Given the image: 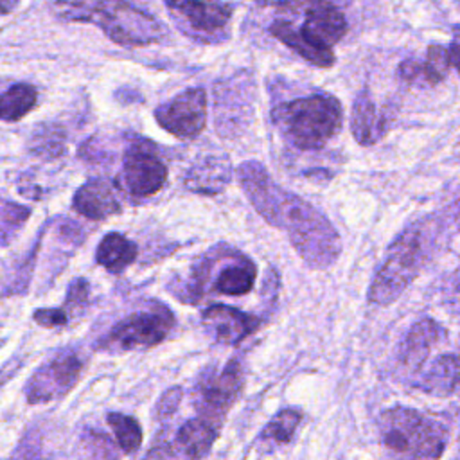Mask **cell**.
Segmentation results:
<instances>
[{
	"instance_id": "cell-1",
	"label": "cell",
	"mask_w": 460,
	"mask_h": 460,
	"mask_svg": "<svg viewBox=\"0 0 460 460\" xmlns=\"http://www.w3.org/2000/svg\"><path fill=\"white\" fill-rule=\"evenodd\" d=\"M237 180L259 216L288 234L289 243L307 266L323 270L336 262L341 239L323 212L277 185L261 162H243L237 167Z\"/></svg>"
},
{
	"instance_id": "cell-2",
	"label": "cell",
	"mask_w": 460,
	"mask_h": 460,
	"mask_svg": "<svg viewBox=\"0 0 460 460\" xmlns=\"http://www.w3.org/2000/svg\"><path fill=\"white\" fill-rule=\"evenodd\" d=\"M52 11L66 22L97 25L122 47H146L165 36L155 16L126 0H52Z\"/></svg>"
},
{
	"instance_id": "cell-3",
	"label": "cell",
	"mask_w": 460,
	"mask_h": 460,
	"mask_svg": "<svg viewBox=\"0 0 460 460\" xmlns=\"http://www.w3.org/2000/svg\"><path fill=\"white\" fill-rule=\"evenodd\" d=\"M271 119L291 146L311 151L320 149L341 129L343 111L336 97L313 93L279 104Z\"/></svg>"
},
{
	"instance_id": "cell-4",
	"label": "cell",
	"mask_w": 460,
	"mask_h": 460,
	"mask_svg": "<svg viewBox=\"0 0 460 460\" xmlns=\"http://www.w3.org/2000/svg\"><path fill=\"white\" fill-rule=\"evenodd\" d=\"M379 435L392 460H440L447 431L433 417L413 408L394 406L379 417Z\"/></svg>"
},
{
	"instance_id": "cell-5",
	"label": "cell",
	"mask_w": 460,
	"mask_h": 460,
	"mask_svg": "<svg viewBox=\"0 0 460 460\" xmlns=\"http://www.w3.org/2000/svg\"><path fill=\"white\" fill-rule=\"evenodd\" d=\"M422 264V241L417 226H408L390 244L388 253L372 279L368 300L377 305H388L415 279Z\"/></svg>"
},
{
	"instance_id": "cell-6",
	"label": "cell",
	"mask_w": 460,
	"mask_h": 460,
	"mask_svg": "<svg viewBox=\"0 0 460 460\" xmlns=\"http://www.w3.org/2000/svg\"><path fill=\"white\" fill-rule=\"evenodd\" d=\"M255 102V83L248 70L214 84V122L225 138L239 137L252 122Z\"/></svg>"
},
{
	"instance_id": "cell-7",
	"label": "cell",
	"mask_w": 460,
	"mask_h": 460,
	"mask_svg": "<svg viewBox=\"0 0 460 460\" xmlns=\"http://www.w3.org/2000/svg\"><path fill=\"white\" fill-rule=\"evenodd\" d=\"M172 325V313L164 305H155L146 311L131 313L117 322L99 341V347L111 352L147 349L165 340Z\"/></svg>"
},
{
	"instance_id": "cell-8",
	"label": "cell",
	"mask_w": 460,
	"mask_h": 460,
	"mask_svg": "<svg viewBox=\"0 0 460 460\" xmlns=\"http://www.w3.org/2000/svg\"><path fill=\"white\" fill-rule=\"evenodd\" d=\"M243 388V368L237 359H230L221 370L205 372L196 388L194 402L203 419H208L216 426L223 420L225 413L235 401Z\"/></svg>"
},
{
	"instance_id": "cell-9",
	"label": "cell",
	"mask_w": 460,
	"mask_h": 460,
	"mask_svg": "<svg viewBox=\"0 0 460 460\" xmlns=\"http://www.w3.org/2000/svg\"><path fill=\"white\" fill-rule=\"evenodd\" d=\"M83 370V359L72 349L59 350L43 363L27 381L25 397L31 404L49 402L63 397L77 383Z\"/></svg>"
},
{
	"instance_id": "cell-10",
	"label": "cell",
	"mask_w": 460,
	"mask_h": 460,
	"mask_svg": "<svg viewBox=\"0 0 460 460\" xmlns=\"http://www.w3.org/2000/svg\"><path fill=\"white\" fill-rule=\"evenodd\" d=\"M174 16L183 22L185 32L199 36L201 41H219L226 36V27L234 5L223 0H164Z\"/></svg>"
},
{
	"instance_id": "cell-11",
	"label": "cell",
	"mask_w": 460,
	"mask_h": 460,
	"mask_svg": "<svg viewBox=\"0 0 460 460\" xmlns=\"http://www.w3.org/2000/svg\"><path fill=\"white\" fill-rule=\"evenodd\" d=\"M160 128L178 138L199 135L207 122V93L203 88H187L155 110Z\"/></svg>"
},
{
	"instance_id": "cell-12",
	"label": "cell",
	"mask_w": 460,
	"mask_h": 460,
	"mask_svg": "<svg viewBox=\"0 0 460 460\" xmlns=\"http://www.w3.org/2000/svg\"><path fill=\"white\" fill-rule=\"evenodd\" d=\"M167 180V167L164 162L149 151L144 144L131 146L122 160L120 181L122 187L138 198L156 194Z\"/></svg>"
},
{
	"instance_id": "cell-13",
	"label": "cell",
	"mask_w": 460,
	"mask_h": 460,
	"mask_svg": "<svg viewBox=\"0 0 460 460\" xmlns=\"http://www.w3.org/2000/svg\"><path fill=\"white\" fill-rule=\"evenodd\" d=\"M201 320L205 329L214 336L216 341L228 345L241 343L261 325V320L257 316H252L225 304L208 305L201 313Z\"/></svg>"
},
{
	"instance_id": "cell-14",
	"label": "cell",
	"mask_w": 460,
	"mask_h": 460,
	"mask_svg": "<svg viewBox=\"0 0 460 460\" xmlns=\"http://www.w3.org/2000/svg\"><path fill=\"white\" fill-rule=\"evenodd\" d=\"M302 31L314 41L332 47L347 32V20L343 13L327 0H314L305 9Z\"/></svg>"
},
{
	"instance_id": "cell-15",
	"label": "cell",
	"mask_w": 460,
	"mask_h": 460,
	"mask_svg": "<svg viewBox=\"0 0 460 460\" xmlns=\"http://www.w3.org/2000/svg\"><path fill=\"white\" fill-rule=\"evenodd\" d=\"M270 32L282 41L286 47L293 49L298 56H302L305 61H309L314 66H332L336 58L332 52V47L322 45L318 41H314L311 36H307L302 29L293 27L289 22L284 20H277L270 25Z\"/></svg>"
},
{
	"instance_id": "cell-16",
	"label": "cell",
	"mask_w": 460,
	"mask_h": 460,
	"mask_svg": "<svg viewBox=\"0 0 460 460\" xmlns=\"http://www.w3.org/2000/svg\"><path fill=\"white\" fill-rule=\"evenodd\" d=\"M74 207L79 214L92 221H101L120 212V203L113 187L99 178L83 183L75 190Z\"/></svg>"
},
{
	"instance_id": "cell-17",
	"label": "cell",
	"mask_w": 460,
	"mask_h": 460,
	"mask_svg": "<svg viewBox=\"0 0 460 460\" xmlns=\"http://www.w3.org/2000/svg\"><path fill=\"white\" fill-rule=\"evenodd\" d=\"M444 338V329L431 318L419 320L406 334L404 341L401 343L399 361L402 367H406L410 372L419 370L431 350V347Z\"/></svg>"
},
{
	"instance_id": "cell-18",
	"label": "cell",
	"mask_w": 460,
	"mask_h": 460,
	"mask_svg": "<svg viewBox=\"0 0 460 460\" xmlns=\"http://www.w3.org/2000/svg\"><path fill=\"white\" fill-rule=\"evenodd\" d=\"M232 169L225 156H203L185 174V187L192 192L214 196L230 181Z\"/></svg>"
},
{
	"instance_id": "cell-19",
	"label": "cell",
	"mask_w": 460,
	"mask_h": 460,
	"mask_svg": "<svg viewBox=\"0 0 460 460\" xmlns=\"http://www.w3.org/2000/svg\"><path fill=\"white\" fill-rule=\"evenodd\" d=\"M350 131L358 144L372 146L385 133V119L372 101L368 90H361L350 110Z\"/></svg>"
},
{
	"instance_id": "cell-20",
	"label": "cell",
	"mask_w": 460,
	"mask_h": 460,
	"mask_svg": "<svg viewBox=\"0 0 460 460\" xmlns=\"http://www.w3.org/2000/svg\"><path fill=\"white\" fill-rule=\"evenodd\" d=\"M417 386L433 395L460 394V356L442 354L422 372Z\"/></svg>"
},
{
	"instance_id": "cell-21",
	"label": "cell",
	"mask_w": 460,
	"mask_h": 460,
	"mask_svg": "<svg viewBox=\"0 0 460 460\" xmlns=\"http://www.w3.org/2000/svg\"><path fill=\"white\" fill-rule=\"evenodd\" d=\"M449 52L442 45H431L424 61L406 59L399 65V75L411 84H437L440 83L449 68Z\"/></svg>"
},
{
	"instance_id": "cell-22",
	"label": "cell",
	"mask_w": 460,
	"mask_h": 460,
	"mask_svg": "<svg viewBox=\"0 0 460 460\" xmlns=\"http://www.w3.org/2000/svg\"><path fill=\"white\" fill-rule=\"evenodd\" d=\"M257 279V268L255 264L241 255L234 253L232 261L219 270L216 280H214V291L228 296H241L252 291Z\"/></svg>"
},
{
	"instance_id": "cell-23",
	"label": "cell",
	"mask_w": 460,
	"mask_h": 460,
	"mask_svg": "<svg viewBox=\"0 0 460 460\" xmlns=\"http://www.w3.org/2000/svg\"><path fill=\"white\" fill-rule=\"evenodd\" d=\"M137 244L119 232L106 234L95 252V261L110 273H122L137 259Z\"/></svg>"
},
{
	"instance_id": "cell-24",
	"label": "cell",
	"mask_w": 460,
	"mask_h": 460,
	"mask_svg": "<svg viewBox=\"0 0 460 460\" xmlns=\"http://www.w3.org/2000/svg\"><path fill=\"white\" fill-rule=\"evenodd\" d=\"M217 428L219 426H216L208 419H203V417L190 419L178 429L176 442L189 456L199 458L207 455L208 449L212 447L217 437Z\"/></svg>"
},
{
	"instance_id": "cell-25",
	"label": "cell",
	"mask_w": 460,
	"mask_h": 460,
	"mask_svg": "<svg viewBox=\"0 0 460 460\" xmlns=\"http://www.w3.org/2000/svg\"><path fill=\"white\" fill-rule=\"evenodd\" d=\"M38 101V92L32 84L16 83L2 93L0 117L4 122H14L25 117Z\"/></svg>"
},
{
	"instance_id": "cell-26",
	"label": "cell",
	"mask_w": 460,
	"mask_h": 460,
	"mask_svg": "<svg viewBox=\"0 0 460 460\" xmlns=\"http://www.w3.org/2000/svg\"><path fill=\"white\" fill-rule=\"evenodd\" d=\"M29 149L45 160L56 158L65 151V131L56 124H43L31 135Z\"/></svg>"
},
{
	"instance_id": "cell-27",
	"label": "cell",
	"mask_w": 460,
	"mask_h": 460,
	"mask_svg": "<svg viewBox=\"0 0 460 460\" xmlns=\"http://www.w3.org/2000/svg\"><path fill=\"white\" fill-rule=\"evenodd\" d=\"M110 428L113 429L117 442L124 453H133L140 447L142 444V428L137 419L119 413V411H110L106 417Z\"/></svg>"
},
{
	"instance_id": "cell-28",
	"label": "cell",
	"mask_w": 460,
	"mask_h": 460,
	"mask_svg": "<svg viewBox=\"0 0 460 460\" xmlns=\"http://www.w3.org/2000/svg\"><path fill=\"white\" fill-rule=\"evenodd\" d=\"M300 420H302L300 411L291 410V408L282 410L266 424V428L261 433V440H270L275 444H288L293 438L295 429L298 428Z\"/></svg>"
},
{
	"instance_id": "cell-29",
	"label": "cell",
	"mask_w": 460,
	"mask_h": 460,
	"mask_svg": "<svg viewBox=\"0 0 460 460\" xmlns=\"http://www.w3.org/2000/svg\"><path fill=\"white\" fill-rule=\"evenodd\" d=\"M29 216H31V210L23 205L13 203L9 199L2 203V244L4 246H7L11 235L27 221Z\"/></svg>"
},
{
	"instance_id": "cell-30",
	"label": "cell",
	"mask_w": 460,
	"mask_h": 460,
	"mask_svg": "<svg viewBox=\"0 0 460 460\" xmlns=\"http://www.w3.org/2000/svg\"><path fill=\"white\" fill-rule=\"evenodd\" d=\"M47 453H45V438L40 433V429H27V433L23 435L22 442L18 444L13 460H45Z\"/></svg>"
},
{
	"instance_id": "cell-31",
	"label": "cell",
	"mask_w": 460,
	"mask_h": 460,
	"mask_svg": "<svg viewBox=\"0 0 460 460\" xmlns=\"http://www.w3.org/2000/svg\"><path fill=\"white\" fill-rule=\"evenodd\" d=\"M88 295H90V286L86 279H75L70 282L68 291H66V300L65 305L70 313H81L86 309L88 304Z\"/></svg>"
},
{
	"instance_id": "cell-32",
	"label": "cell",
	"mask_w": 460,
	"mask_h": 460,
	"mask_svg": "<svg viewBox=\"0 0 460 460\" xmlns=\"http://www.w3.org/2000/svg\"><path fill=\"white\" fill-rule=\"evenodd\" d=\"M34 322L41 327L47 329H56V327H65L68 322V313L65 309H56V307H49V309H36L32 314Z\"/></svg>"
},
{
	"instance_id": "cell-33",
	"label": "cell",
	"mask_w": 460,
	"mask_h": 460,
	"mask_svg": "<svg viewBox=\"0 0 460 460\" xmlns=\"http://www.w3.org/2000/svg\"><path fill=\"white\" fill-rule=\"evenodd\" d=\"M180 397H181V390H180V388H171V390H167V392L162 395L160 402H158V415H160V417L171 415V413L178 408Z\"/></svg>"
},
{
	"instance_id": "cell-34",
	"label": "cell",
	"mask_w": 460,
	"mask_h": 460,
	"mask_svg": "<svg viewBox=\"0 0 460 460\" xmlns=\"http://www.w3.org/2000/svg\"><path fill=\"white\" fill-rule=\"evenodd\" d=\"M449 52V61L451 65L456 68V72L460 74V27L455 29L453 32V40H451V45L447 49Z\"/></svg>"
},
{
	"instance_id": "cell-35",
	"label": "cell",
	"mask_w": 460,
	"mask_h": 460,
	"mask_svg": "<svg viewBox=\"0 0 460 460\" xmlns=\"http://www.w3.org/2000/svg\"><path fill=\"white\" fill-rule=\"evenodd\" d=\"M252 2H255V4H259V5H277V4H280L282 0H252Z\"/></svg>"
}]
</instances>
